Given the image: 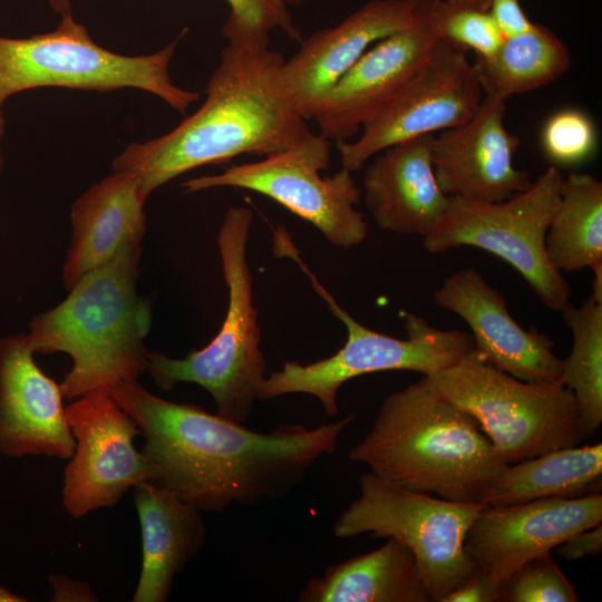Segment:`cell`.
Instances as JSON below:
<instances>
[{
	"label": "cell",
	"instance_id": "83f0119b",
	"mask_svg": "<svg viewBox=\"0 0 602 602\" xmlns=\"http://www.w3.org/2000/svg\"><path fill=\"white\" fill-rule=\"evenodd\" d=\"M431 22L439 41L476 58H488L505 35L491 11L489 0H435Z\"/></svg>",
	"mask_w": 602,
	"mask_h": 602
},
{
	"label": "cell",
	"instance_id": "74e56055",
	"mask_svg": "<svg viewBox=\"0 0 602 602\" xmlns=\"http://www.w3.org/2000/svg\"><path fill=\"white\" fill-rule=\"evenodd\" d=\"M6 132V119L3 116L2 108H0V140L2 139Z\"/></svg>",
	"mask_w": 602,
	"mask_h": 602
},
{
	"label": "cell",
	"instance_id": "484cf974",
	"mask_svg": "<svg viewBox=\"0 0 602 602\" xmlns=\"http://www.w3.org/2000/svg\"><path fill=\"white\" fill-rule=\"evenodd\" d=\"M545 250L560 272L592 269L602 263V183L594 175L563 176Z\"/></svg>",
	"mask_w": 602,
	"mask_h": 602
},
{
	"label": "cell",
	"instance_id": "e0dca14e",
	"mask_svg": "<svg viewBox=\"0 0 602 602\" xmlns=\"http://www.w3.org/2000/svg\"><path fill=\"white\" fill-rule=\"evenodd\" d=\"M435 303L460 317L469 327L474 352L486 363L525 381H560L562 359L554 341L536 328L520 326L503 294L482 274L462 269L434 292Z\"/></svg>",
	"mask_w": 602,
	"mask_h": 602
},
{
	"label": "cell",
	"instance_id": "f35d334b",
	"mask_svg": "<svg viewBox=\"0 0 602 602\" xmlns=\"http://www.w3.org/2000/svg\"><path fill=\"white\" fill-rule=\"evenodd\" d=\"M278 1H280L281 3H283V4H285V6H287V4H294V6H297V4L303 3V2H305V1H308V0H278Z\"/></svg>",
	"mask_w": 602,
	"mask_h": 602
},
{
	"label": "cell",
	"instance_id": "5bb4252c",
	"mask_svg": "<svg viewBox=\"0 0 602 602\" xmlns=\"http://www.w3.org/2000/svg\"><path fill=\"white\" fill-rule=\"evenodd\" d=\"M601 522V493L484 506L464 545L472 561L501 582L526 561Z\"/></svg>",
	"mask_w": 602,
	"mask_h": 602
},
{
	"label": "cell",
	"instance_id": "7c38bea8",
	"mask_svg": "<svg viewBox=\"0 0 602 602\" xmlns=\"http://www.w3.org/2000/svg\"><path fill=\"white\" fill-rule=\"evenodd\" d=\"M66 416L75 449L64 469L61 502L72 518L113 507L136 484L156 480V468L134 445L139 428L108 388L71 400Z\"/></svg>",
	"mask_w": 602,
	"mask_h": 602
},
{
	"label": "cell",
	"instance_id": "d6a6232c",
	"mask_svg": "<svg viewBox=\"0 0 602 602\" xmlns=\"http://www.w3.org/2000/svg\"><path fill=\"white\" fill-rule=\"evenodd\" d=\"M554 550L560 556L567 561L599 555L602 552L601 523L571 535Z\"/></svg>",
	"mask_w": 602,
	"mask_h": 602
},
{
	"label": "cell",
	"instance_id": "f546056e",
	"mask_svg": "<svg viewBox=\"0 0 602 602\" xmlns=\"http://www.w3.org/2000/svg\"><path fill=\"white\" fill-rule=\"evenodd\" d=\"M579 595L551 552L537 555L501 581V602H576Z\"/></svg>",
	"mask_w": 602,
	"mask_h": 602
},
{
	"label": "cell",
	"instance_id": "7402d4cb",
	"mask_svg": "<svg viewBox=\"0 0 602 602\" xmlns=\"http://www.w3.org/2000/svg\"><path fill=\"white\" fill-rule=\"evenodd\" d=\"M142 532V569L133 602H166L174 579L203 548L202 513L176 494L146 480L132 488Z\"/></svg>",
	"mask_w": 602,
	"mask_h": 602
},
{
	"label": "cell",
	"instance_id": "277c9868",
	"mask_svg": "<svg viewBox=\"0 0 602 602\" xmlns=\"http://www.w3.org/2000/svg\"><path fill=\"white\" fill-rule=\"evenodd\" d=\"M142 243H128L82 276L56 307L35 315L27 332L32 350L64 352L72 365L60 382L74 400L94 389L138 380L151 350V301L138 293Z\"/></svg>",
	"mask_w": 602,
	"mask_h": 602
},
{
	"label": "cell",
	"instance_id": "4fadbf2b",
	"mask_svg": "<svg viewBox=\"0 0 602 602\" xmlns=\"http://www.w3.org/2000/svg\"><path fill=\"white\" fill-rule=\"evenodd\" d=\"M483 96L465 52L439 41L404 89L363 123L358 138L337 142L341 165L356 172L389 146L456 127L474 116Z\"/></svg>",
	"mask_w": 602,
	"mask_h": 602
},
{
	"label": "cell",
	"instance_id": "d6986e66",
	"mask_svg": "<svg viewBox=\"0 0 602 602\" xmlns=\"http://www.w3.org/2000/svg\"><path fill=\"white\" fill-rule=\"evenodd\" d=\"M427 0H371L334 27L313 32L284 59L283 75L301 115L313 119L336 82L376 42L400 31Z\"/></svg>",
	"mask_w": 602,
	"mask_h": 602
},
{
	"label": "cell",
	"instance_id": "e575fe53",
	"mask_svg": "<svg viewBox=\"0 0 602 602\" xmlns=\"http://www.w3.org/2000/svg\"><path fill=\"white\" fill-rule=\"evenodd\" d=\"M48 582L52 589V602H94L97 595L88 583L74 580L65 574L51 573Z\"/></svg>",
	"mask_w": 602,
	"mask_h": 602
},
{
	"label": "cell",
	"instance_id": "3957f363",
	"mask_svg": "<svg viewBox=\"0 0 602 602\" xmlns=\"http://www.w3.org/2000/svg\"><path fill=\"white\" fill-rule=\"evenodd\" d=\"M348 457L407 489L483 505L506 467L478 423L425 376L383 399Z\"/></svg>",
	"mask_w": 602,
	"mask_h": 602
},
{
	"label": "cell",
	"instance_id": "ffe728a7",
	"mask_svg": "<svg viewBox=\"0 0 602 602\" xmlns=\"http://www.w3.org/2000/svg\"><path fill=\"white\" fill-rule=\"evenodd\" d=\"M433 138L425 135L389 146L366 168L363 201L381 230L425 237L441 221L450 197L435 177Z\"/></svg>",
	"mask_w": 602,
	"mask_h": 602
},
{
	"label": "cell",
	"instance_id": "4316f807",
	"mask_svg": "<svg viewBox=\"0 0 602 602\" xmlns=\"http://www.w3.org/2000/svg\"><path fill=\"white\" fill-rule=\"evenodd\" d=\"M573 334L569 356L562 359L560 382L576 400L584 439L602 423V303L589 297L580 307L561 311Z\"/></svg>",
	"mask_w": 602,
	"mask_h": 602
},
{
	"label": "cell",
	"instance_id": "836d02e7",
	"mask_svg": "<svg viewBox=\"0 0 602 602\" xmlns=\"http://www.w3.org/2000/svg\"><path fill=\"white\" fill-rule=\"evenodd\" d=\"M489 4L492 14L505 37L521 33L533 23L522 9L520 0H489Z\"/></svg>",
	"mask_w": 602,
	"mask_h": 602
},
{
	"label": "cell",
	"instance_id": "ac0fdd59",
	"mask_svg": "<svg viewBox=\"0 0 602 602\" xmlns=\"http://www.w3.org/2000/svg\"><path fill=\"white\" fill-rule=\"evenodd\" d=\"M33 356L27 333L0 338V454L69 459L75 439L60 383Z\"/></svg>",
	"mask_w": 602,
	"mask_h": 602
},
{
	"label": "cell",
	"instance_id": "4dcf8cb0",
	"mask_svg": "<svg viewBox=\"0 0 602 602\" xmlns=\"http://www.w3.org/2000/svg\"><path fill=\"white\" fill-rule=\"evenodd\" d=\"M596 143L594 123L580 109L566 108L554 113L541 132L542 149L556 167L588 161L595 152Z\"/></svg>",
	"mask_w": 602,
	"mask_h": 602
},
{
	"label": "cell",
	"instance_id": "9c48e42d",
	"mask_svg": "<svg viewBox=\"0 0 602 602\" xmlns=\"http://www.w3.org/2000/svg\"><path fill=\"white\" fill-rule=\"evenodd\" d=\"M359 491L333 523L337 538H396L414 553L434 602H441L477 570L464 543L483 504L410 491L372 472L360 476Z\"/></svg>",
	"mask_w": 602,
	"mask_h": 602
},
{
	"label": "cell",
	"instance_id": "5b68a950",
	"mask_svg": "<svg viewBox=\"0 0 602 602\" xmlns=\"http://www.w3.org/2000/svg\"><path fill=\"white\" fill-rule=\"evenodd\" d=\"M253 216L249 207L231 206L219 230L217 246L229 300L216 336L184 358L151 351L146 370L154 383L166 391L183 382L203 387L216 404L215 414L237 424L250 419L266 368L246 259Z\"/></svg>",
	"mask_w": 602,
	"mask_h": 602
},
{
	"label": "cell",
	"instance_id": "f1b7e54d",
	"mask_svg": "<svg viewBox=\"0 0 602 602\" xmlns=\"http://www.w3.org/2000/svg\"><path fill=\"white\" fill-rule=\"evenodd\" d=\"M230 7L222 36L227 41L269 45L270 32L280 29L294 41H301L300 31L285 7L278 0H225ZM56 12L70 11V0H49Z\"/></svg>",
	"mask_w": 602,
	"mask_h": 602
},
{
	"label": "cell",
	"instance_id": "ab89813d",
	"mask_svg": "<svg viewBox=\"0 0 602 602\" xmlns=\"http://www.w3.org/2000/svg\"><path fill=\"white\" fill-rule=\"evenodd\" d=\"M2 168H3V156H2L1 148H0V177H1Z\"/></svg>",
	"mask_w": 602,
	"mask_h": 602
},
{
	"label": "cell",
	"instance_id": "1f68e13d",
	"mask_svg": "<svg viewBox=\"0 0 602 602\" xmlns=\"http://www.w3.org/2000/svg\"><path fill=\"white\" fill-rule=\"evenodd\" d=\"M441 602H501V582L479 569Z\"/></svg>",
	"mask_w": 602,
	"mask_h": 602
},
{
	"label": "cell",
	"instance_id": "44dd1931",
	"mask_svg": "<svg viewBox=\"0 0 602 602\" xmlns=\"http://www.w3.org/2000/svg\"><path fill=\"white\" fill-rule=\"evenodd\" d=\"M146 201L136 175L113 171L72 203L70 243L62 265L67 291L109 262L126 244L142 243L147 224Z\"/></svg>",
	"mask_w": 602,
	"mask_h": 602
},
{
	"label": "cell",
	"instance_id": "603a6c76",
	"mask_svg": "<svg viewBox=\"0 0 602 602\" xmlns=\"http://www.w3.org/2000/svg\"><path fill=\"white\" fill-rule=\"evenodd\" d=\"M300 602H429L414 553L394 537L310 579Z\"/></svg>",
	"mask_w": 602,
	"mask_h": 602
},
{
	"label": "cell",
	"instance_id": "d590c367",
	"mask_svg": "<svg viewBox=\"0 0 602 602\" xmlns=\"http://www.w3.org/2000/svg\"><path fill=\"white\" fill-rule=\"evenodd\" d=\"M594 273L593 285H592V297L595 301L602 303V263L593 266L591 269Z\"/></svg>",
	"mask_w": 602,
	"mask_h": 602
},
{
	"label": "cell",
	"instance_id": "ba28073f",
	"mask_svg": "<svg viewBox=\"0 0 602 602\" xmlns=\"http://www.w3.org/2000/svg\"><path fill=\"white\" fill-rule=\"evenodd\" d=\"M183 35L154 54L124 56L98 46L68 12L52 31L19 39L0 37V108L10 96L33 88H136L185 113L200 94L176 86L169 75Z\"/></svg>",
	"mask_w": 602,
	"mask_h": 602
},
{
	"label": "cell",
	"instance_id": "d4e9b609",
	"mask_svg": "<svg viewBox=\"0 0 602 602\" xmlns=\"http://www.w3.org/2000/svg\"><path fill=\"white\" fill-rule=\"evenodd\" d=\"M472 64L483 95L507 100L561 78L571 66V55L553 31L533 22L527 30L505 37L494 55Z\"/></svg>",
	"mask_w": 602,
	"mask_h": 602
},
{
	"label": "cell",
	"instance_id": "8992f818",
	"mask_svg": "<svg viewBox=\"0 0 602 602\" xmlns=\"http://www.w3.org/2000/svg\"><path fill=\"white\" fill-rule=\"evenodd\" d=\"M273 252L276 256L290 258L305 273L333 315L343 323L347 340L328 358L307 365L285 361L282 369L264 377L259 387V400L307 394L320 401L328 416L334 417L339 414V389L352 378L390 370L428 376L455 365L474 348L470 333L436 328L411 313L405 315V339L373 331L353 319L324 289L301 259L284 227L273 231Z\"/></svg>",
	"mask_w": 602,
	"mask_h": 602
},
{
	"label": "cell",
	"instance_id": "cb8c5ba5",
	"mask_svg": "<svg viewBox=\"0 0 602 602\" xmlns=\"http://www.w3.org/2000/svg\"><path fill=\"white\" fill-rule=\"evenodd\" d=\"M602 444L571 446L506 465L484 506L601 493Z\"/></svg>",
	"mask_w": 602,
	"mask_h": 602
},
{
	"label": "cell",
	"instance_id": "52a82bcc",
	"mask_svg": "<svg viewBox=\"0 0 602 602\" xmlns=\"http://www.w3.org/2000/svg\"><path fill=\"white\" fill-rule=\"evenodd\" d=\"M425 378L478 423L506 465L584 439L576 400L560 381L517 379L484 362L474 350Z\"/></svg>",
	"mask_w": 602,
	"mask_h": 602
},
{
	"label": "cell",
	"instance_id": "30bf717a",
	"mask_svg": "<svg viewBox=\"0 0 602 602\" xmlns=\"http://www.w3.org/2000/svg\"><path fill=\"white\" fill-rule=\"evenodd\" d=\"M563 176L552 165L531 186L501 202L450 197L435 230L424 239L427 252L462 246L487 251L512 265L548 309L562 311L571 289L550 262L545 236L560 198Z\"/></svg>",
	"mask_w": 602,
	"mask_h": 602
},
{
	"label": "cell",
	"instance_id": "6da1fadb",
	"mask_svg": "<svg viewBox=\"0 0 602 602\" xmlns=\"http://www.w3.org/2000/svg\"><path fill=\"white\" fill-rule=\"evenodd\" d=\"M108 390L140 430V452L157 470L154 483L205 513L284 498L315 462L334 453L355 417L259 433L200 406L161 398L138 380Z\"/></svg>",
	"mask_w": 602,
	"mask_h": 602
},
{
	"label": "cell",
	"instance_id": "9a60e30c",
	"mask_svg": "<svg viewBox=\"0 0 602 602\" xmlns=\"http://www.w3.org/2000/svg\"><path fill=\"white\" fill-rule=\"evenodd\" d=\"M434 1H426L412 25L372 45L336 82L313 118L321 135L349 140L414 78L439 42Z\"/></svg>",
	"mask_w": 602,
	"mask_h": 602
},
{
	"label": "cell",
	"instance_id": "8fae6325",
	"mask_svg": "<svg viewBox=\"0 0 602 602\" xmlns=\"http://www.w3.org/2000/svg\"><path fill=\"white\" fill-rule=\"evenodd\" d=\"M330 140L309 133L295 146L264 159L232 165L222 173L188 178L186 193L213 187H237L270 197L312 224L336 247L351 249L368 234L365 215L356 208L361 197L352 172L341 167L331 176Z\"/></svg>",
	"mask_w": 602,
	"mask_h": 602
},
{
	"label": "cell",
	"instance_id": "7a4b0ae2",
	"mask_svg": "<svg viewBox=\"0 0 602 602\" xmlns=\"http://www.w3.org/2000/svg\"><path fill=\"white\" fill-rule=\"evenodd\" d=\"M283 64L269 45L227 41L202 106L165 135L128 145L114 158L113 171L136 175L148 198L191 169L295 146L310 130Z\"/></svg>",
	"mask_w": 602,
	"mask_h": 602
},
{
	"label": "cell",
	"instance_id": "2e32d148",
	"mask_svg": "<svg viewBox=\"0 0 602 602\" xmlns=\"http://www.w3.org/2000/svg\"><path fill=\"white\" fill-rule=\"evenodd\" d=\"M506 100L483 96L467 122L431 142L435 177L448 197L501 202L527 190V172L514 165L518 136L505 124Z\"/></svg>",
	"mask_w": 602,
	"mask_h": 602
},
{
	"label": "cell",
	"instance_id": "8d00e7d4",
	"mask_svg": "<svg viewBox=\"0 0 602 602\" xmlns=\"http://www.w3.org/2000/svg\"><path fill=\"white\" fill-rule=\"evenodd\" d=\"M23 601H27V600L9 591L7 588L0 585V602H23Z\"/></svg>",
	"mask_w": 602,
	"mask_h": 602
}]
</instances>
